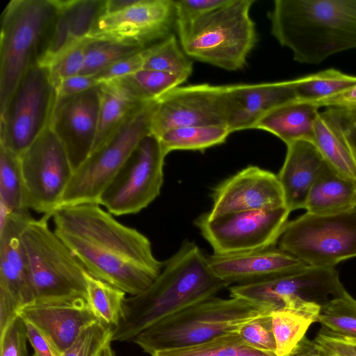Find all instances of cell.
Here are the masks:
<instances>
[{"instance_id":"277c9868","label":"cell","mask_w":356,"mask_h":356,"mask_svg":"<svg viewBox=\"0 0 356 356\" xmlns=\"http://www.w3.org/2000/svg\"><path fill=\"white\" fill-rule=\"evenodd\" d=\"M274 310L245 298L216 296L197 302L149 326L133 340L152 355L169 349L198 344L236 330Z\"/></svg>"},{"instance_id":"ba28073f","label":"cell","mask_w":356,"mask_h":356,"mask_svg":"<svg viewBox=\"0 0 356 356\" xmlns=\"http://www.w3.org/2000/svg\"><path fill=\"white\" fill-rule=\"evenodd\" d=\"M277 245L308 266L335 268L356 257V208L330 214L306 212L287 222Z\"/></svg>"},{"instance_id":"52a82bcc","label":"cell","mask_w":356,"mask_h":356,"mask_svg":"<svg viewBox=\"0 0 356 356\" xmlns=\"http://www.w3.org/2000/svg\"><path fill=\"white\" fill-rule=\"evenodd\" d=\"M51 215L44 214L38 220L32 218L22 233L35 300L76 296L87 298L86 270L49 228Z\"/></svg>"},{"instance_id":"f6af8a7d","label":"cell","mask_w":356,"mask_h":356,"mask_svg":"<svg viewBox=\"0 0 356 356\" xmlns=\"http://www.w3.org/2000/svg\"><path fill=\"white\" fill-rule=\"evenodd\" d=\"M228 0L175 1L176 24L195 19L227 3Z\"/></svg>"},{"instance_id":"e575fe53","label":"cell","mask_w":356,"mask_h":356,"mask_svg":"<svg viewBox=\"0 0 356 356\" xmlns=\"http://www.w3.org/2000/svg\"><path fill=\"white\" fill-rule=\"evenodd\" d=\"M142 102L156 101L184 81L163 72L141 69L131 74L113 80Z\"/></svg>"},{"instance_id":"9a60e30c","label":"cell","mask_w":356,"mask_h":356,"mask_svg":"<svg viewBox=\"0 0 356 356\" xmlns=\"http://www.w3.org/2000/svg\"><path fill=\"white\" fill-rule=\"evenodd\" d=\"M233 112L229 86L197 84L178 86L157 100L151 120V134L184 127L225 125Z\"/></svg>"},{"instance_id":"6da1fadb","label":"cell","mask_w":356,"mask_h":356,"mask_svg":"<svg viewBox=\"0 0 356 356\" xmlns=\"http://www.w3.org/2000/svg\"><path fill=\"white\" fill-rule=\"evenodd\" d=\"M51 218L56 234L90 275L131 296L145 291L164 266L146 236L99 204L61 207Z\"/></svg>"},{"instance_id":"ffe728a7","label":"cell","mask_w":356,"mask_h":356,"mask_svg":"<svg viewBox=\"0 0 356 356\" xmlns=\"http://www.w3.org/2000/svg\"><path fill=\"white\" fill-rule=\"evenodd\" d=\"M19 315L34 324L60 354L98 321L83 296L36 300L22 307Z\"/></svg>"},{"instance_id":"7c38bea8","label":"cell","mask_w":356,"mask_h":356,"mask_svg":"<svg viewBox=\"0 0 356 356\" xmlns=\"http://www.w3.org/2000/svg\"><path fill=\"white\" fill-rule=\"evenodd\" d=\"M290 213L286 207L232 213L212 218L205 212L194 224L213 254H236L275 247Z\"/></svg>"},{"instance_id":"60d3db41","label":"cell","mask_w":356,"mask_h":356,"mask_svg":"<svg viewBox=\"0 0 356 356\" xmlns=\"http://www.w3.org/2000/svg\"><path fill=\"white\" fill-rule=\"evenodd\" d=\"M88 40L87 38L78 44L47 66L56 87L63 80L81 74L84 65L86 47Z\"/></svg>"},{"instance_id":"4dcf8cb0","label":"cell","mask_w":356,"mask_h":356,"mask_svg":"<svg viewBox=\"0 0 356 356\" xmlns=\"http://www.w3.org/2000/svg\"><path fill=\"white\" fill-rule=\"evenodd\" d=\"M293 82L297 100L316 104L356 85V76L330 68L295 79Z\"/></svg>"},{"instance_id":"d4e9b609","label":"cell","mask_w":356,"mask_h":356,"mask_svg":"<svg viewBox=\"0 0 356 356\" xmlns=\"http://www.w3.org/2000/svg\"><path fill=\"white\" fill-rule=\"evenodd\" d=\"M320 108L297 99L281 104L262 115L252 127L270 132L286 145L314 139V122Z\"/></svg>"},{"instance_id":"3957f363","label":"cell","mask_w":356,"mask_h":356,"mask_svg":"<svg viewBox=\"0 0 356 356\" xmlns=\"http://www.w3.org/2000/svg\"><path fill=\"white\" fill-rule=\"evenodd\" d=\"M268 17L272 35L298 63L356 48V0H275Z\"/></svg>"},{"instance_id":"f1b7e54d","label":"cell","mask_w":356,"mask_h":356,"mask_svg":"<svg viewBox=\"0 0 356 356\" xmlns=\"http://www.w3.org/2000/svg\"><path fill=\"white\" fill-rule=\"evenodd\" d=\"M321 307L307 309L281 307L270 312L276 356L291 354L305 336L309 327L316 323Z\"/></svg>"},{"instance_id":"cb8c5ba5","label":"cell","mask_w":356,"mask_h":356,"mask_svg":"<svg viewBox=\"0 0 356 356\" xmlns=\"http://www.w3.org/2000/svg\"><path fill=\"white\" fill-rule=\"evenodd\" d=\"M233 112L229 124L231 132L252 129L265 113L296 99L293 80L254 84L229 85Z\"/></svg>"},{"instance_id":"7bdbcfd3","label":"cell","mask_w":356,"mask_h":356,"mask_svg":"<svg viewBox=\"0 0 356 356\" xmlns=\"http://www.w3.org/2000/svg\"><path fill=\"white\" fill-rule=\"evenodd\" d=\"M328 356H356V339L322 327L313 340Z\"/></svg>"},{"instance_id":"f546056e","label":"cell","mask_w":356,"mask_h":356,"mask_svg":"<svg viewBox=\"0 0 356 356\" xmlns=\"http://www.w3.org/2000/svg\"><path fill=\"white\" fill-rule=\"evenodd\" d=\"M232 134L225 125H207L178 127L170 129L159 137L167 155L175 150L204 152L225 143Z\"/></svg>"},{"instance_id":"ee69618b","label":"cell","mask_w":356,"mask_h":356,"mask_svg":"<svg viewBox=\"0 0 356 356\" xmlns=\"http://www.w3.org/2000/svg\"><path fill=\"white\" fill-rule=\"evenodd\" d=\"M145 49L116 62L94 76L102 83L131 74L143 69L145 60Z\"/></svg>"},{"instance_id":"ac0fdd59","label":"cell","mask_w":356,"mask_h":356,"mask_svg":"<svg viewBox=\"0 0 356 356\" xmlns=\"http://www.w3.org/2000/svg\"><path fill=\"white\" fill-rule=\"evenodd\" d=\"M99 86L79 94L58 97L49 127L63 145L74 172L91 154L97 136Z\"/></svg>"},{"instance_id":"816d5d0a","label":"cell","mask_w":356,"mask_h":356,"mask_svg":"<svg viewBox=\"0 0 356 356\" xmlns=\"http://www.w3.org/2000/svg\"><path fill=\"white\" fill-rule=\"evenodd\" d=\"M111 343H108L106 346H104L98 356H115L111 346Z\"/></svg>"},{"instance_id":"8992f818","label":"cell","mask_w":356,"mask_h":356,"mask_svg":"<svg viewBox=\"0 0 356 356\" xmlns=\"http://www.w3.org/2000/svg\"><path fill=\"white\" fill-rule=\"evenodd\" d=\"M57 10V0H12L1 15L0 113L19 82L40 65Z\"/></svg>"},{"instance_id":"e0dca14e","label":"cell","mask_w":356,"mask_h":356,"mask_svg":"<svg viewBox=\"0 0 356 356\" xmlns=\"http://www.w3.org/2000/svg\"><path fill=\"white\" fill-rule=\"evenodd\" d=\"M0 218V306L18 313L35 300L28 260L22 233L33 218L29 210L1 212Z\"/></svg>"},{"instance_id":"db71d44e","label":"cell","mask_w":356,"mask_h":356,"mask_svg":"<svg viewBox=\"0 0 356 356\" xmlns=\"http://www.w3.org/2000/svg\"><path fill=\"white\" fill-rule=\"evenodd\" d=\"M355 205H356V195H355Z\"/></svg>"},{"instance_id":"d590c367","label":"cell","mask_w":356,"mask_h":356,"mask_svg":"<svg viewBox=\"0 0 356 356\" xmlns=\"http://www.w3.org/2000/svg\"><path fill=\"white\" fill-rule=\"evenodd\" d=\"M152 356H272L248 346L236 330L198 344L156 352Z\"/></svg>"},{"instance_id":"44dd1931","label":"cell","mask_w":356,"mask_h":356,"mask_svg":"<svg viewBox=\"0 0 356 356\" xmlns=\"http://www.w3.org/2000/svg\"><path fill=\"white\" fill-rule=\"evenodd\" d=\"M208 261L216 275L229 285L264 281L307 266L275 246L236 254L213 253L208 255Z\"/></svg>"},{"instance_id":"c3c4849f","label":"cell","mask_w":356,"mask_h":356,"mask_svg":"<svg viewBox=\"0 0 356 356\" xmlns=\"http://www.w3.org/2000/svg\"><path fill=\"white\" fill-rule=\"evenodd\" d=\"M24 319V318H23ZM28 341L35 350L36 356H60V354L53 346L44 334L32 323L25 319Z\"/></svg>"},{"instance_id":"4316f807","label":"cell","mask_w":356,"mask_h":356,"mask_svg":"<svg viewBox=\"0 0 356 356\" xmlns=\"http://www.w3.org/2000/svg\"><path fill=\"white\" fill-rule=\"evenodd\" d=\"M99 90L98 127L91 153L100 148L130 116L148 103L136 99L115 81L102 83Z\"/></svg>"},{"instance_id":"b9f144b4","label":"cell","mask_w":356,"mask_h":356,"mask_svg":"<svg viewBox=\"0 0 356 356\" xmlns=\"http://www.w3.org/2000/svg\"><path fill=\"white\" fill-rule=\"evenodd\" d=\"M26 325L21 316L0 333V356H29Z\"/></svg>"},{"instance_id":"7a4b0ae2","label":"cell","mask_w":356,"mask_h":356,"mask_svg":"<svg viewBox=\"0 0 356 356\" xmlns=\"http://www.w3.org/2000/svg\"><path fill=\"white\" fill-rule=\"evenodd\" d=\"M229 286L213 273L208 255L194 241L186 240L165 261L160 275L145 291L126 298L112 341H132L156 322Z\"/></svg>"},{"instance_id":"d6a6232c","label":"cell","mask_w":356,"mask_h":356,"mask_svg":"<svg viewBox=\"0 0 356 356\" xmlns=\"http://www.w3.org/2000/svg\"><path fill=\"white\" fill-rule=\"evenodd\" d=\"M143 69L175 75L185 81L193 72V63L182 49L175 35L147 47Z\"/></svg>"},{"instance_id":"d6986e66","label":"cell","mask_w":356,"mask_h":356,"mask_svg":"<svg viewBox=\"0 0 356 356\" xmlns=\"http://www.w3.org/2000/svg\"><path fill=\"white\" fill-rule=\"evenodd\" d=\"M210 218L248 211L285 206L283 191L275 173L248 165L219 183L213 190Z\"/></svg>"},{"instance_id":"8fae6325","label":"cell","mask_w":356,"mask_h":356,"mask_svg":"<svg viewBox=\"0 0 356 356\" xmlns=\"http://www.w3.org/2000/svg\"><path fill=\"white\" fill-rule=\"evenodd\" d=\"M166 154L157 136H144L102 193L98 204L111 214H136L159 195Z\"/></svg>"},{"instance_id":"f35d334b","label":"cell","mask_w":356,"mask_h":356,"mask_svg":"<svg viewBox=\"0 0 356 356\" xmlns=\"http://www.w3.org/2000/svg\"><path fill=\"white\" fill-rule=\"evenodd\" d=\"M113 330L98 320L86 327L60 356H98L102 348L113 341Z\"/></svg>"},{"instance_id":"8d00e7d4","label":"cell","mask_w":356,"mask_h":356,"mask_svg":"<svg viewBox=\"0 0 356 356\" xmlns=\"http://www.w3.org/2000/svg\"><path fill=\"white\" fill-rule=\"evenodd\" d=\"M145 48L130 43L89 38L86 47L84 65L80 74L94 76Z\"/></svg>"},{"instance_id":"484cf974","label":"cell","mask_w":356,"mask_h":356,"mask_svg":"<svg viewBox=\"0 0 356 356\" xmlns=\"http://www.w3.org/2000/svg\"><path fill=\"white\" fill-rule=\"evenodd\" d=\"M356 181L337 172L327 162L313 184L304 209L313 214H330L356 208Z\"/></svg>"},{"instance_id":"30bf717a","label":"cell","mask_w":356,"mask_h":356,"mask_svg":"<svg viewBox=\"0 0 356 356\" xmlns=\"http://www.w3.org/2000/svg\"><path fill=\"white\" fill-rule=\"evenodd\" d=\"M57 98L49 67H31L0 113V145L22 154L49 127Z\"/></svg>"},{"instance_id":"603a6c76","label":"cell","mask_w":356,"mask_h":356,"mask_svg":"<svg viewBox=\"0 0 356 356\" xmlns=\"http://www.w3.org/2000/svg\"><path fill=\"white\" fill-rule=\"evenodd\" d=\"M286 145L285 159L277 175L285 206L291 212L304 209L310 188L326 161L312 140H299Z\"/></svg>"},{"instance_id":"74e56055","label":"cell","mask_w":356,"mask_h":356,"mask_svg":"<svg viewBox=\"0 0 356 356\" xmlns=\"http://www.w3.org/2000/svg\"><path fill=\"white\" fill-rule=\"evenodd\" d=\"M318 323L330 331L356 339V300L347 291L321 306Z\"/></svg>"},{"instance_id":"7402d4cb","label":"cell","mask_w":356,"mask_h":356,"mask_svg":"<svg viewBox=\"0 0 356 356\" xmlns=\"http://www.w3.org/2000/svg\"><path fill=\"white\" fill-rule=\"evenodd\" d=\"M105 0H57V10L40 65L49 66L90 38Z\"/></svg>"},{"instance_id":"681fc988","label":"cell","mask_w":356,"mask_h":356,"mask_svg":"<svg viewBox=\"0 0 356 356\" xmlns=\"http://www.w3.org/2000/svg\"><path fill=\"white\" fill-rule=\"evenodd\" d=\"M314 104L319 108H335L356 111V85L334 97Z\"/></svg>"},{"instance_id":"f5cc1de1","label":"cell","mask_w":356,"mask_h":356,"mask_svg":"<svg viewBox=\"0 0 356 356\" xmlns=\"http://www.w3.org/2000/svg\"><path fill=\"white\" fill-rule=\"evenodd\" d=\"M322 351V350H321ZM323 352V351H322ZM323 356H328L323 352Z\"/></svg>"},{"instance_id":"2e32d148","label":"cell","mask_w":356,"mask_h":356,"mask_svg":"<svg viewBox=\"0 0 356 356\" xmlns=\"http://www.w3.org/2000/svg\"><path fill=\"white\" fill-rule=\"evenodd\" d=\"M174 23V0H136L124 10L102 15L90 38L147 47L170 35Z\"/></svg>"},{"instance_id":"5bb4252c","label":"cell","mask_w":356,"mask_h":356,"mask_svg":"<svg viewBox=\"0 0 356 356\" xmlns=\"http://www.w3.org/2000/svg\"><path fill=\"white\" fill-rule=\"evenodd\" d=\"M229 296L266 305L273 309L297 308L311 302L321 306L346 291L335 268L305 266L264 281L229 288Z\"/></svg>"},{"instance_id":"11a10c76","label":"cell","mask_w":356,"mask_h":356,"mask_svg":"<svg viewBox=\"0 0 356 356\" xmlns=\"http://www.w3.org/2000/svg\"><path fill=\"white\" fill-rule=\"evenodd\" d=\"M33 356H36L35 354Z\"/></svg>"},{"instance_id":"ab89813d","label":"cell","mask_w":356,"mask_h":356,"mask_svg":"<svg viewBox=\"0 0 356 356\" xmlns=\"http://www.w3.org/2000/svg\"><path fill=\"white\" fill-rule=\"evenodd\" d=\"M236 332L248 346L276 356V343L270 314L250 321L238 327Z\"/></svg>"},{"instance_id":"bcb514c9","label":"cell","mask_w":356,"mask_h":356,"mask_svg":"<svg viewBox=\"0 0 356 356\" xmlns=\"http://www.w3.org/2000/svg\"><path fill=\"white\" fill-rule=\"evenodd\" d=\"M324 113L339 130L356 157V111L327 108Z\"/></svg>"},{"instance_id":"1f68e13d","label":"cell","mask_w":356,"mask_h":356,"mask_svg":"<svg viewBox=\"0 0 356 356\" xmlns=\"http://www.w3.org/2000/svg\"><path fill=\"white\" fill-rule=\"evenodd\" d=\"M1 212L20 213L29 209L25 204V191L19 155L0 145Z\"/></svg>"},{"instance_id":"5b68a950","label":"cell","mask_w":356,"mask_h":356,"mask_svg":"<svg viewBox=\"0 0 356 356\" xmlns=\"http://www.w3.org/2000/svg\"><path fill=\"white\" fill-rule=\"evenodd\" d=\"M254 0H228L189 22L177 23L185 54L229 71L244 67L257 35L250 11Z\"/></svg>"},{"instance_id":"83f0119b","label":"cell","mask_w":356,"mask_h":356,"mask_svg":"<svg viewBox=\"0 0 356 356\" xmlns=\"http://www.w3.org/2000/svg\"><path fill=\"white\" fill-rule=\"evenodd\" d=\"M313 142L331 167L342 176L356 181V157L324 111H319L315 118Z\"/></svg>"},{"instance_id":"f907efd6","label":"cell","mask_w":356,"mask_h":356,"mask_svg":"<svg viewBox=\"0 0 356 356\" xmlns=\"http://www.w3.org/2000/svg\"><path fill=\"white\" fill-rule=\"evenodd\" d=\"M289 356H323V352L314 341L305 336Z\"/></svg>"},{"instance_id":"7dc6e473","label":"cell","mask_w":356,"mask_h":356,"mask_svg":"<svg viewBox=\"0 0 356 356\" xmlns=\"http://www.w3.org/2000/svg\"><path fill=\"white\" fill-rule=\"evenodd\" d=\"M94 76L79 74L60 81L57 86L58 97L79 94L101 85Z\"/></svg>"},{"instance_id":"9c48e42d","label":"cell","mask_w":356,"mask_h":356,"mask_svg":"<svg viewBox=\"0 0 356 356\" xmlns=\"http://www.w3.org/2000/svg\"><path fill=\"white\" fill-rule=\"evenodd\" d=\"M157 101L147 103L130 116L107 141L73 172L59 207L99 199L138 143L151 133V120Z\"/></svg>"},{"instance_id":"836d02e7","label":"cell","mask_w":356,"mask_h":356,"mask_svg":"<svg viewBox=\"0 0 356 356\" xmlns=\"http://www.w3.org/2000/svg\"><path fill=\"white\" fill-rule=\"evenodd\" d=\"M88 302L99 321L115 327L124 311L126 293L86 273Z\"/></svg>"},{"instance_id":"4fadbf2b","label":"cell","mask_w":356,"mask_h":356,"mask_svg":"<svg viewBox=\"0 0 356 356\" xmlns=\"http://www.w3.org/2000/svg\"><path fill=\"white\" fill-rule=\"evenodd\" d=\"M19 159L26 207L52 214L59 208L74 172L63 145L49 127Z\"/></svg>"}]
</instances>
